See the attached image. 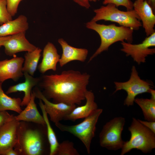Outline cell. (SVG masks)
Wrapping results in <instances>:
<instances>
[{"mask_svg": "<svg viewBox=\"0 0 155 155\" xmlns=\"http://www.w3.org/2000/svg\"><path fill=\"white\" fill-rule=\"evenodd\" d=\"M90 78L86 73L65 70L59 74L42 75L37 86L42 90L43 95L49 100L52 99L54 103L80 105L85 100Z\"/></svg>", "mask_w": 155, "mask_h": 155, "instance_id": "1", "label": "cell"}, {"mask_svg": "<svg viewBox=\"0 0 155 155\" xmlns=\"http://www.w3.org/2000/svg\"><path fill=\"white\" fill-rule=\"evenodd\" d=\"M14 148L19 155H49L50 147L46 125L20 121L17 141Z\"/></svg>", "mask_w": 155, "mask_h": 155, "instance_id": "2", "label": "cell"}, {"mask_svg": "<svg viewBox=\"0 0 155 155\" xmlns=\"http://www.w3.org/2000/svg\"><path fill=\"white\" fill-rule=\"evenodd\" d=\"M86 27L97 32L101 39L100 46L90 57L88 62L102 52L108 50L110 46L117 42L125 40L132 43L133 40V30L128 27L117 26L114 24H100L91 20L86 23Z\"/></svg>", "mask_w": 155, "mask_h": 155, "instance_id": "3", "label": "cell"}, {"mask_svg": "<svg viewBox=\"0 0 155 155\" xmlns=\"http://www.w3.org/2000/svg\"><path fill=\"white\" fill-rule=\"evenodd\" d=\"M131 134L129 140L125 142L121 148V155L136 149L144 153L152 152L155 148V133L146 127L135 117H133L128 127Z\"/></svg>", "mask_w": 155, "mask_h": 155, "instance_id": "4", "label": "cell"}, {"mask_svg": "<svg viewBox=\"0 0 155 155\" xmlns=\"http://www.w3.org/2000/svg\"><path fill=\"white\" fill-rule=\"evenodd\" d=\"M95 16L91 21L96 22L100 20L110 21L118 23L120 26L137 30L142 26L140 18L133 9L123 11L118 9L113 4L94 10Z\"/></svg>", "mask_w": 155, "mask_h": 155, "instance_id": "5", "label": "cell"}, {"mask_svg": "<svg viewBox=\"0 0 155 155\" xmlns=\"http://www.w3.org/2000/svg\"><path fill=\"white\" fill-rule=\"evenodd\" d=\"M103 110L98 108L92 111L80 123L68 125L59 122L55 124L61 131L69 132L78 138L83 143L88 154L90 153L92 140L95 135L96 125Z\"/></svg>", "mask_w": 155, "mask_h": 155, "instance_id": "6", "label": "cell"}, {"mask_svg": "<svg viewBox=\"0 0 155 155\" xmlns=\"http://www.w3.org/2000/svg\"><path fill=\"white\" fill-rule=\"evenodd\" d=\"M125 122L122 117H115L107 122L99 133L100 145L111 150L121 149L125 142L121 134Z\"/></svg>", "mask_w": 155, "mask_h": 155, "instance_id": "7", "label": "cell"}, {"mask_svg": "<svg viewBox=\"0 0 155 155\" xmlns=\"http://www.w3.org/2000/svg\"><path fill=\"white\" fill-rule=\"evenodd\" d=\"M115 90L114 93L121 90H125L127 96L125 100L124 104L127 106L134 104L136 96L144 93H150L151 84L148 82L141 79L138 75L136 67L133 66L129 79L126 82H115Z\"/></svg>", "mask_w": 155, "mask_h": 155, "instance_id": "8", "label": "cell"}, {"mask_svg": "<svg viewBox=\"0 0 155 155\" xmlns=\"http://www.w3.org/2000/svg\"><path fill=\"white\" fill-rule=\"evenodd\" d=\"M122 48L121 50L125 53L127 56H131L137 64L146 62V58L155 53V32L147 36L139 44H133L124 41L121 43Z\"/></svg>", "mask_w": 155, "mask_h": 155, "instance_id": "9", "label": "cell"}, {"mask_svg": "<svg viewBox=\"0 0 155 155\" xmlns=\"http://www.w3.org/2000/svg\"><path fill=\"white\" fill-rule=\"evenodd\" d=\"M32 92L36 98L41 99L43 102L44 109L50 120L55 124L63 120L75 108V104L70 105L63 103H55L50 102L42 94L37 86L33 89Z\"/></svg>", "mask_w": 155, "mask_h": 155, "instance_id": "10", "label": "cell"}, {"mask_svg": "<svg viewBox=\"0 0 155 155\" xmlns=\"http://www.w3.org/2000/svg\"><path fill=\"white\" fill-rule=\"evenodd\" d=\"M24 60L22 57H15L0 61V82L9 79L16 82L22 78Z\"/></svg>", "mask_w": 155, "mask_h": 155, "instance_id": "11", "label": "cell"}, {"mask_svg": "<svg viewBox=\"0 0 155 155\" xmlns=\"http://www.w3.org/2000/svg\"><path fill=\"white\" fill-rule=\"evenodd\" d=\"M20 121L15 118L0 127V155L14 148L17 141V130Z\"/></svg>", "mask_w": 155, "mask_h": 155, "instance_id": "12", "label": "cell"}, {"mask_svg": "<svg viewBox=\"0 0 155 155\" xmlns=\"http://www.w3.org/2000/svg\"><path fill=\"white\" fill-rule=\"evenodd\" d=\"M133 7L142 21V26L147 36L155 32V13L147 0H135L133 3Z\"/></svg>", "mask_w": 155, "mask_h": 155, "instance_id": "13", "label": "cell"}, {"mask_svg": "<svg viewBox=\"0 0 155 155\" xmlns=\"http://www.w3.org/2000/svg\"><path fill=\"white\" fill-rule=\"evenodd\" d=\"M25 33L22 32L11 35L3 46L6 55L12 56L19 52L32 51L36 49L37 47L26 39Z\"/></svg>", "mask_w": 155, "mask_h": 155, "instance_id": "14", "label": "cell"}, {"mask_svg": "<svg viewBox=\"0 0 155 155\" xmlns=\"http://www.w3.org/2000/svg\"><path fill=\"white\" fill-rule=\"evenodd\" d=\"M61 46L63 53L59 63L61 67L73 61L85 62L88 54V50L86 49L77 48L71 46L62 38L58 40Z\"/></svg>", "mask_w": 155, "mask_h": 155, "instance_id": "15", "label": "cell"}, {"mask_svg": "<svg viewBox=\"0 0 155 155\" xmlns=\"http://www.w3.org/2000/svg\"><path fill=\"white\" fill-rule=\"evenodd\" d=\"M60 57L55 46L52 43L48 42L43 49L41 62L38 66L39 71L44 74L50 70L56 71Z\"/></svg>", "mask_w": 155, "mask_h": 155, "instance_id": "16", "label": "cell"}, {"mask_svg": "<svg viewBox=\"0 0 155 155\" xmlns=\"http://www.w3.org/2000/svg\"><path fill=\"white\" fill-rule=\"evenodd\" d=\"M25 82L11 86L6 92L9 94L18 92H23L24 96L21 103V106H25L29 103L31 97L32 88L37 86L39 80V78L34 77L27 73H24Z\"/></svg>", "mask_w": 155, "mask_h": 155, "instance_id": "17", "label": "cell"}, {"mask_svg": "<svg viewBox=\"0 0 155 155\" xmlns=\"http://www.w3.org/2000/svg\"><path fill=\"white\" fill-rule=\"evenodd\" d=\"M85 98L86 100L85 104L76 107L65 117L64 120L74 121L80 119L85 118L98 108L97 104L95 101L94 94L92 92L87 90L85 94Z\"/></svg>", "mask_w": 155, "mask_h": 155, "instance_id": "18", "label": "cell"}, {"mask_svg": "<svg viewBox=\"0 0 155 155\" xmlns=\"http://www.w3.org/2000/svg\"><path fill=\"white\" fill-rule=\"evenodd\" d=\"M36 98L32 91L30 99L25 109L17 116H15L16 120L18 121H25L45 125L42 115L38 111L35 102Z\"/></svg>", "mask_w": 155, "mask_h": 155, "instance_id": "19", "label": "cell"}, {"mask_svg": "<svg viewBox=\"0 0 155 155\" xmlns=\"http://www.w3.org/2000/svg\"><path fill=\"white\" fill-rule=\"evenodd\" d=\"M28 28L27 18L24 15H21L14 20H12L0 25V37L26 32Z\"/></svg>", "mask_w": 155, "mask_h": 155, "instance_id": "20", "label": "cell"}, {"mask_svg": "<svg viewBox=\"0 0 155 155\" xmlns=\"http://www.w3.org/2000/svg\"><path fill=\"white\" fill-rule=\"evenodd\" d=\"M42 50L37 47L33 51L27 52L24 55L23 67V73H27L33 76L38 67Z\"/></svg>", "mask_w": 155, "mask_h": 155, "instance_id": "21", "label": "cell"}, {"mask_svg": "<svg viewBox=\"0 0 155 155\" xmlns=\"http://www.w3.org/2000/svg\"><path fill=\"white\" fill-rule=\"evenodd\" d=\"M2 84L0 82V111H12L19 114L22 111L21 99L8 96L3 90Z\"/></svg>", "mask_w": 155, "mask_h": 155, "instance_id": "22", "label": "cell"}, {"mask_svg": "<svg viewBox=\"0 0 155 155\" xmlns=\"http://www.w3.org/2000/svg\"><path fill=\"white\" fill-rule=\"evenodd\" d=\"M38 104L41 110L42 115L46 127L47 137L50 147L49 155H55L59 143L55 133L49 122L48 115L44 109L43 102L41 99H39Z\"/></svg>", "mask_w": 155, "mask_h": 155, "instance_id": "23", "label": "cell"}, {"mask_svg": "<svg viewBox=\"0 0 155 155\" xmlns=\"http://www.w3.org/2000/svg\"><path fill=\"white\" fill-rule=\"evenodd\" d=\"M134 102L141 108L145 120L155 121V98H136Z\"/></svg>", "mask_w": 155, "mask_h": 155, "instance_id": "24", "label": "cell"}, {"mask_svg": "<svg viewBox=\"0 0 155 155\" xmlns=\"http://www.w3.org/2000/svg\"><path fill=\"white\" fill-rule=\"evenodd\" d=\"M73 142L65 140L59 144L55 155H79Z\"/></svg>", "mask_w": 155, "mask_h": 155, "instance_id": "25", "label": "cell"}, {"mask_svg": "<svg viewBox=\"0 0 155 155\" xmlns=\"http://www.w3.org/2000/svg\"><path fill=\"white\" fill-rule=\"evenodd\" d=\"M12 20L7 9L6 0H0V25Z\"/></svg>", "mask_w": 155, "mask_h": 155, "instance_id": "26", "label": "cell"}, {"mask_svg": "<svg viewBox=\"0 0 155 155\" xmlns=\"http://www.w3.org/2000/svg\"><path fill=\"white\" fill-rule=\"evenodd\" d=\"M103 4L106 5L108 4H113L117 7L122 6L125 7L127 10L133 9V3L130 0H104Z\"/></svg>", "mask_w": 155, "mask_h": 155, "instance_id": "27", "label": "cell"}, {"mask_svg": "<svg viewBox=\"0 0 155 155\" xmlns=\"http://www.w3.org/2000/svg\"><path fill=\"white\" fill-rule=\"evenodd\" d=\"M23 0H6L8 11L12 17L17 12L18 6L20 3Z\"/></svg>", "mask_w": 155, "mask_h": 155, "instance_id": "28", "label": "cell"}, {"mask_svg": "<svg viewBox=\"0 0 155 155\" xmlns=\"http://www.w3.org/2000/svg\"><path fill=\"white\" fill-rule=\"evenodd\" d=\"M15 116L11 115L6 111H0V127L6 123L13 120Z\"/></svg>", "mask_w": 155, "mask_h": 155, "instance_id": "29", "label": "cell"}, {"mask_svg": "<svg viewBox=\"0 0 155 155\" xmlns=\"http://www.w3.org/2000/svg\"><path fill=\"white\" fill-rule=\"evenodd\" d=\"M138 120L144 125L155 133V121H143L139 119Z\"/></svg>", "mask_w": 155, "mask_h": 155, "instance_id": "30", "label": "cell"}, {"mask_svg": "<svg viewBox=\"0 0 155 155\" xmlns=\"http://www.w3.org/2000/svg\"><path fill=\"white\" fill-rule=\"evenodd\" d=\"M80 5L84 7L86 9H89L90 7L89 3V0H73Z\"/></svg>", "mask_w": 155, "mask_h": 155, "instance_id": "31", "label": "cell"}, {"mask_svg": "<svg viewBox=\"0 0 155 155\" xmlns=\"http://www.w3.org/2000/svg\"><path fill=\"white\" fill-rule=\"evenodd\" d=\"M4 155H19L18 152L14 149H11L6 152H5Z\"/></svg>", "mask_w": 155, "mask_h": 155, "instance_id": "32", "label": "cell"}, {"mask_svg": "<svg viewBox=\"0 0 155 155\" xmlns=\"http://www.w3.org/2000/svg\"><path fill=\"white\" fill-rule=\"evenodd\" d=\"M11 36L5 37H0V47L3 46L5 42L10 38Z\"/></svg>", "mask_w": 155, "mask_h": 155, "instance_id": "33", "label": "cell"}, {"mask_svg": "<svg viewBox=\"0 0 155 155\" xmlns=\"http://www.w3.org/2000/svg\"><path fill=\"white\" fill-rule=\"evenodd\" d=\"M148 3L152 8L154 12L155 11V0H147Z\"/></svg>", "mask_w": 155, "mask_h": 155, "instance_id": "34", "label": "cell"}, {"mask_svg": "<svg viewBox=\"0 0 155 155\" xmlns=\"http://www.w3.org/2000/svg\"><path fill=\"white\" fill-rule=\"evenodd\" d=\"M100 0H89L90 1H93L96 2L97 1H99Z\"/></svg>", "mask_w": 155, "mask_h": 155, "instance_id": "35", "label": "cell"}]
</instances>
